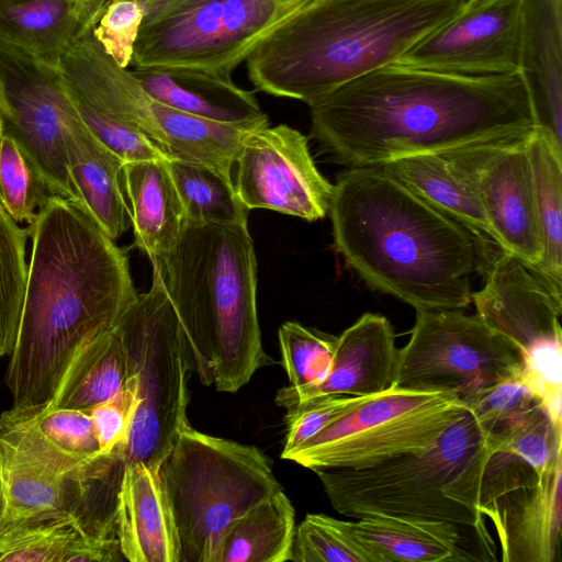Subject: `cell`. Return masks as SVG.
<instances>
[{
  "instance_id": "obj_1",
  "label": "cell",
  "mask_w": 562,
  "mask_h": 562,
  "mask_svg": "<svg viewBox=\"0 0 562 562\" xmlns=\"http://www.w3.org/2000/svg\"><path fill=\"white\" fill-rule=\"evenodd\" d=\"M310 109L321 147L357 168L526 137L536 128L519 72L469 76L391 63Z\"/></svg>"
},
{
  "instance_id": "obj_2",
  "label": "cell",
  "mask_w": 562,
  "mask_h": 562,
  "mask_svg": "<svg viewBox=\"0 0 562 562\" xmlns=\"http://www.w3.org/2000/svg\"><path fill=\"white\" fill-rule=\"evenodd\" d=\"M32 252L5 384L18 413L52 401L68 364L135 300L128 257L69 199L53 196L27 227Z\"/></svg>"
},
{
  "instance_id": "obj_3",
  "label": "cell",
  "mask_w": 562,
  "mask_h": 562,
  "mask_svg": "<svg viewBox=\"0 0 562 562\" xmlns=\"http://www.w3.org/2000/svg\"><path fill=\"white\" fill-rule=\"evenodd\" d=\"M334 246L371 289L417 311L464 310L488 247L380 167H349L329 206Z\"/></svg>"
},
{
  "instance_id": "obj_4",
  "label": "cell",
  "mask_w": 562,
  "mask_h": 562,
  "mask_svg": "<svg viewBox=\"0 0 562 562\" xmlns=\"http://www.w3.org/2000/svg\"><path fill=\"white\" fill-rule=\"evenodd\" d=\"M462 10L460 0H311L258 43L248 77L259 91L311 106L394 63Z\"/></svg>"
},
{
  "instance_id": "obj_5",
  "label": "cell",
  "mask_w": 562,
  "mask_h": 562,
  "mask_svg": "<svg viewBox=\"0 0 562 562\" xmlns=\"http://www.w3.org/2000/svg\"><path fill=\"white\" fill-rule=\"evenodd\" d=\"M151 265L203 385L235 393L256 371L276 363L261 342L257 260L247 223L184 220L173 246Z\"/></svg>"
},
{
  "instance_id": "obj_6",
  "label": "cell",
  "mask_w": 562,
  "mask_h": 562,
  "mask_svg": "<svg viewBox=\"0 0 562 562\" xmlns=\"http://www.w3.org/2000/svg\"><path fill=\"white\" fill-rule=\"evenodd\" d=\"M492 435L467 409L425 449L373 467L326 469L319 477L341 515H395L474 528L490 541L480 512L483 472Z\"/></svg>"
},
{
  "instance_id": "obj_7",
  "label": "cell",
  "mask_w": 562,
  "mask_h": 562,
  "mask_svg": "<svg viewBox=\"0 0 562 562\" xmlns=\"http://www.w3.org/2000/svg\"><path fill=\"white\" fill-rule=\"evenodd\" d=\"M158 475L176 525L180 562H218L237 520L282 490L260 449L191 426L180 432Z\"/></svg>"
},
{
  "instance_id": "obj_8",
  "label": "cell",
  "mask_w": 562,
  "mask_h": 562,
  "mask_svg": "<svg viewBox=\"0 0 562 562\" xmlns=\"http://www.w3.org/2000/svg\"><path fill=\"white\" fill-rule=\"evenodd\" d=\"M116 326L139 398L123 463L142 462L158 472L180 432L191 426L187 407L193 368L182 327L156 267L150 289L136 295Z\"/></svg>"
},
{
  "instance_id": "obj_9",
  "label": "cell",
  "mask_w": 562,
  "mask_h": 562,
  "mask_svg": "<svg viewBox=\"0 0 562 562\" xmlns=\"http://www.w3.org/2000/svg\"><path fill=\"white\" fill-rule=\"evenodd\" d=\"M303 5L284 7L272 0H162L146 10L131 65L232 78L258 43Z\"/></svg>"
},
{
  "instance_id": "obj_10",
  "label": "cell",
  "mask_w": 562,
  "mask_h": 562,
  "mask_svg": "<svg viewBox=\"0 0 562 562\" xmlns=\"http://www.w3.org/2000/svg\"><path fill=\"white\" fill-rule=\"evenodd\" d=\"M467 409L451 392L392 386L366 396L284 459L314 472L373 467L425 449Z\"/></svg>"
},
{
  "instance_id": "obj_11",
  "label": "cell",
  "mask_w": 562,
  "mask_h": 562,
  "mask_svg": "<svg viewBox=\"0 0 562 562\" xmlns=\"http://www.w3.org/2000/svg\"><path fill=\"white\" fill-rule=\"evenodd\" d=\"M484 268V285L472 292L475 315L516 350L524 381L562 426V294L504 250H490Z\"/></svg>"
},
{
  "instance_id": "obj_12",
  "label": "cell",
  "mask_w": 562,
  "mask_h": 562,
  "mask_svg": "<svg viewBox=\"0 0 562 562\" xmlns=\"http://www.w3.org/2000/svg\"><path fill=\"white\" fill-rule=\"evenodd\" d=\"M521 373L516 350L463 310L417 311L408 342L398 349L394 386L451 392L462 402Z\"/></svg>"
},
{
  "instance_id": "obj_13",
  "label": "cell",
  "mask_w": 562,
  "mask_h": 562,
  "mask_svg": "<svg viewBox=\"0 0 562 562\" xmlns=\"http://www.w3.org/2000/svg\"><path fill=\"white\" fill-rule=\"evenodd\" d=\"M2 134L13 138L58 196L78 202L65 136L78 115L59 68L0 47Z\"/></svg>"
},
{
  "instance_id": "obj_14",
  "label": "cell",
  "mask_w": 562,
  "mask_h": 562,
  "mask_svg": "<svg viewBox=\"0 0 562 562\" xmlns=\"http://www.w3.org/2000/svg\"><path fill=\"white\" fill-rule=\"evenodd\" d=\"M235 164V189L243 204L314 222L328 214L334 184L317 169L308 142L286 125L249 131Z\"/></svg>"
},
{
  "instance_id": "obj_15",
  "label": "cell",
  "mask_w": 562,
  "mask_h": 562,
  "mask_svg": "<svg viewBox=\"0 0 562 562\" xmlns=\"http://www.w3.org/2000/svg\"><path fill=\"white\" fill-rule=\"evenodd\" d=\"M528 136L441 154L476 194L491 226L494 245L536 269L541 259V243Z\"/></svg>"
},
{
  "instance_id": "obj_16",
  "label": "cell",
  "mask_w": 562,
  "mask_h": 562,
  "mask_svg": "<svg viewBox=\"0 0 562 562\" xmlns=\"http://www.w3.org/2000/svg\"><path fill=\"white\" fill-rule=\"evenodd\" d=\"M520 0L463 9L394 64L469 75H506L519 67Z\"/></svg>"
},
{
  "instance_id": "obj_17",
  "label": "cell",
  "mask_w": 562,
  "mask_h": 562,
  "mask_svg": "<svg viewBox=\"0 0 562 562\" xmlns=\"http://www.w3.org/2000/svg\"><path fill=\"white\" fill-rule=\"evenodd\" d=\"M0 435L44 467L79 485L122 475L124 467L101 453L87 412L44 408L0 414Z\"/></svg>"
},
{
  "instance_id": "obj_18",
  "label": "cell",
  "mask_w": 562,
  "mask_h": 562,
  "mask_svg": "<svg viewBox=\"0 0 562 562\" xmlns=\"http://www.w3.org/2000/svg\"><path fill=\"white\" fill-rule=\"evenodd\" d=\"M480 512L496 531L503 562H555L562 528V462L542 481L502 494Z\"/></svg>"
},
{
  "instance_id": "obj_19",
  "label": "cell",
  "mask_w": 562,
  "mask_h": 562,
  "mask_svg": "<svg viewBox=\"0 0 562 562\" xmlns=\"http://www.w3.org/2000/svg\"><path fill=\"white\" fill-rule=\"evenodd\" d=\"M518 72L536 127L562 147V0H520Z\"/></svg>"
},
{
  "instance_id": "obj_20",
  "label": "cell",
  "mask_w": 562,
  "mask_h": 562,
  "mask_svg": "<svg viewBox=\"0 0 562 562\" xmlns=\"http://www.w3.org/2000/svg\"><path fill=\"white\" fill-rule=\"evenodd\" d=\"M397 360L390 321L380 314L364 313L337 337L326 380L299 396L276 398V403L288 409L322 395L367 396L384 392L394 386Z\"/></svg>"
},
{
  "instance_id": "obj_21",
  "label": "cell",
  "mask_w": 562,
  "mask_h": 562,
  "mask_svg": "<svg viewBox=\"0 0 562 562\" xmlns=\"http://www.w3.org/2000/svg\"><path fill=\"white\" fill-rule=\"evenodd\" d=\"M492 435L479 507L512 490L530 486L562 462V426L537 406Z\"/></svg>"
},
{
  "instance_id": "obj_22",
  "label": "cell",
  "mask_w": 562,
  "mask_h": 562,
  "mask_svg": "<svg viewBox=\"0 0 562 562\" xmlns=\"http://www.w3.org/2000/svg\"><path fill=\"white\" fill-rule=\"evenodd\" d=\"M115 529L130 562H180L171 509L158 472L142 462L124 465L116 494Z\"/></svg>"
},
{
  "instance_id": "obj_23",
  "label": "cell",
  "mask_w": 562,
  "mask_h": 562,
  "mask_svg": "<svg viewBox=\"0 0 562 562\" xmlns=\"http://www.w3.org/2000/svg\"><path fill=\"white\" fill-rule=\"evenodd\" d=\"M143 89L176 110L220 123L265 126L268 116L254 93L232 78L190 69H133Z\"/></svg>"
},
{
  "instance_id": "obj_24",
  "label": "cell",
  "mask_w": 562,
  "mask_h": 562,
  "mask_svg": "<svg viewBox=\"0 0 562 562\" xmlns=\"http://www.w3.org/2000/svg\"><path fill=\"white\" fill-rule=\"evenodd\" d=\"M67 169L78 203L112 238L128 227L122 184L124 161L103 145L85 125L79 113L65 136Z\"/></svg>"
},
{
  "instance_id": "obj_25",
  "label": "cell",
  "mask_w": 562,
  "mask_h": 562,
  "mask_svg": "<svg viewBox=\"0 0 562 562\" xmlns=\"http://www.w3.org/2000/svg\"><path fill=\"white\" fill-rule=\"evenodd\" d=\"M350 533L378 562H458L474 560L461 548L460 526L436 519L367 515L346 520Z\"/></svg>"
},
{
  "instance_id": "obj_26",
  "label": "cell",
  "mask_w": 562,
  "mask_h": 562,
  "mask_svg": "<svg viewBox=\"0 0 562 562\" xmlns=\"http://www.w3.org/2000/svg\"><path fill=\"white\" fill-rule=\"evenodd\" d=\"M168 160L127 162L122 169L134 245L147 255L151 263L173 246L186 220Z\"/></svg>"
},
{
  "instance_id": "obj_27",
  "label": "cell",
  "mask_w": 562,
  "mask_h": 562,
  "mask_svg": "<svg viewBox=\"0 0 562 562\" xmlns=\"http://www.w3.org/2000/svg\"><path fill=\"white\" fill-rule=\"evenodd\" d=\"M86 31L72 0L0 2V47L49 67Z\"/></svg>"
},
{
  "instance_id": "obj_28",
  "label": "cell",
  "mask_w": 562,
  "mask_h": 562,
  "mask_svg": "<svg viewBox=\"0 0 562 562\" xmlns=\"http://www.w3.org/2000/svg\"><path fill=\"white\" fill-rule=\"evenodd\" d=\"M380 168L477 238L494 245L491 226L476 194L442 154L409 156Z\"/></svg>"
},
{
  "instance_id": "obj_29",
  "label": "cell",
  "mask_w": 562,
  "mask_h": 562,
  "mask_svg": "<svg viewBox=\"0 0 562 562\" xmlns=\"http://www.w3.org/2000/svg\"><path fill=\"white\" fill-rule=\"evenodd\" d=\"M127 378V353L121 331L115 326L75 355L45 408L87 412L116 394Z\"/></svg>"
},
{
  "instance_id": "obj_30",
  "label": "cell",
  "mask_w": 562,
  "mask_h": 562,
  "mask_svg": "<svg viewBox=\"0 0 562 562\" xmlns=\"http://www.w3.org/2000/svg\"><path fill=\"white\" fill-rule=\"evenodd\" d=\"M541 259L535 269L562 294V147L539 128L527 138Z\"/></svg>"
},
{
  "instance_id": "obj_31",
  "label": "cell",
  "mask_w": 562,
  "mask_h": 562,
  "mask_svg": "<svg viewBox=\"0 0 562 562\" xmlns=\"http://www.w3.org/2000/svg\"><path fill=\"white\" fill-rule=\"evenodd\" d=\"M295 509L283 490L248 510L226 536L218 562L292 561Z\"/></svg>"
},
{
  "instance_id": "obj_32",
  "label": "cell",
  "mask_w": 562,
  "mask_h": 562,
  "mask_svg": "<svg viewBox=\"0 0 562 562\" xmlns=\"http://www.w3.org/2000/svg\"><path fill=\"white\" fill-rule=\"evenodd\" d=\"M0 476L8 522L63 512L70 482L0 435Z\"/></svg>"
},
{
  "instance_id": "obj_33",
  "label": "cell",
  "mask_w": 562,
  "mask_h": 562,
  "mask_svg": "<svg viewBox=\"0 0 562 562\" xmlns=\"http://www.w3.org/2000/svg\"><path fill=\"white\" fill-rule=\"evenodd\" d=\"M168 166L186 220L247 223L249 210L240 201L232 178L201 164L169 159Z\"/></svg>"
},
{
  "instance_id": "obj_34",
  "label": "cell",
  "mask_w": 562,
  "mask_h": 562,
  "mask_svg": "<svg viewBox=\"0 0 562 562\" xmlns=\"http://www.w3.org/2000/svg\"><path fill=\"white\" fill-rule=\"evenodd\" d=\"M87 530L75 512L9 521L0 528V562H64Z\"/></svg>"
},
{
  "instance_id": "obj_35",
  "label": "cell",
  "mask_w": 562,
  "mask_h": 562,
  "mask_svg": "<svg viewBox=\"0 0 562 562\" xmlns=\"http://www.w3.org/2000/svg\"><path fill=\"white\" fill-rule=\"evenodd\" d=\"M279 342L290 385L280 389L276 398L299 396L326 380L333 366L336 336L285 322L279 328Z\"/></svg>"
},
{
  "instance_id": "obj_36",
  "label": "cell",
  "mask_w": 562,
  "mask_h": 562,
  "mask_svg": "<svg viewBox=\"0 0 562 562\" xmlns=\"http://www.w3.org/2000/svg\"><path fill=\"white\" fill-rule=\"evenodd\" d=\"M27 228L0 205V357L11 352L18 333L27 281Z\"/></svg>"
},
{
  "instance_id": "obj_37",
  "label": "cell",
  "mask_w": 562,
  "mask_h": 562,
  "mask_svg": "<svg viewBox=\"0 0 562 562\" xmlns=\"http://www.w3.org/2000/svg\"><path fill=\"white\" fill-rule=\"evenodd\" d=\"M56 194L13 138L0 135V205L16 223L32 224Z\"/></svg>"
},
{
  "instance_id": "obj_38",
  "label": "cell",
  "mask_w": 562,
  "mask_h": 562,
  "mask_svg": "<svg viewBox=\"0 0 562 562\" xmlns=\"http://www.w3.org/2000/svg\"><path fill=\"white\" fill-rule=\"evenodd\" d=\"M294 562H378L349 531L346 520L307 514L295 528Z\"/></svg>"
},
{
  "instance_id": "obj_39",
  "label": "cell",
  "mask_w": 562,
  "mask_h": 562,
  "mask_svg": "<svg viewBox=\"0 0 562 562\" xmlns=\"http://www.w3.org/2000/svg\"><path fill=\"white\" fill-rule=\"evenodd\" d=\"M468 411L488 432H495L532 408L543 406L521 373L506 378L463 401Z\"/></svg>"
},
{
  "instance_id": "obj_40",
  "label": "cell",
  "mask_w": 562,
  "mask_h": 562,
  "mask_svg": "<svg viewBox=\"0 0 562 562\" xmlns=\"http://www.w3.org/2000/svg\"><path fill=\"white\" fill-rule=\"evenodd\" d=\"M138 403L135 381L128 375L116 394L87 411L101 453L115 459L123 467V456Z\"/></svg>"
},
{
  "instance_id": "obj_41",
  "label": "cell",
  "mask_w": 562,
  "mask_h": 562,
  "mask_svg": "<svg viewBox=\"0 0 562 562\" xmlns=\"http://www.w3.org/2000/svg\"><path fill=\"white\" fill-rule=\"evenodd\" d=\"M70 97L89 131L124 164L167 158L160 148L135 127L90 106L71 94Z\"/></svg>"
},
{
  "instance_id": "obj_42",
  "label": "cell",
  "mask_w": 562,
  "mask_h": 562,
  "mask_svg": "<svg viewBox=\"0 0 562 562\" xmlns=\"http://www.w3.org/2000/svg\"><path fill=\"white\" fill-rule=\"evenodd\" d=\"M145 9L139 0H108L92 34L121 67L131 66Z\"/></svg>"
},
{
  "instance_id": "obj_43",
  "label": "cell",
  "mask_w": 562,
  "mask_h": 562,
  "mask_svg": "<svg viewBox=\"0 0 562 562\" xmlns=\"http://www.w3.org/2000/svg\"><path fill=\"white\" fill-rule=\"evenodd\" d=\"M364 397L328 394L310 398L288 408L285 415L288 432L281 458L284 459Z\"/></svg>"
},
{
  "instance_id": "obj_44",
  "label": "cell",
  "mask_w": 562,
  "mask_h": 562,
  "mask_svg": "<svg viewBox=\"0 0 562 562\" xmlns=\"http://www.w3.org/2000/svg\"><path fill=\"white\" fill-rule=\"evenodd\" d=\"M85 30H92L108 0H72Z\"/></svg>"
},
{
  "instance_id": "obj_45",
  "label": "cell",
  "mask_w": 562,
  "mask_h": 562,
  "mask_svg": "<svg viewBox=\"0 0 562 562\" xmlns=\"http://www.w3.org/2000/svg\"><path fill=\"white\" fill-rule=\"evenodd\" d=\"M5 524H8L7 499H5L2 481H1V476H0V528H2Z\"/></svg>"
},
{
  "instance_id": "obj_46",
  "label": "cell",
  "mask_w": 562,
  "mask_h": 562,
  "mask_svg": "<svg viewBox=\"0 0 562 562\" xmlns=\"http://www.w3.org/2000/svg\"><path fill=\"white\" fill-rule=\"evenodd\" d=\"M284 7H300L307 3L311 0H272Z\"/></svg>"
},
{
  "instance_id": "obj_47",
  "label": "cell",
  "mask_w": 562,
  "mask_h": 562,
  "mask_svg": "<svg viewBox=\"0 0 562 562\" xmlns=\"http://www.w3.org/2000/svg\"><path fill=\"white\" fill-rule=\"evenodd\" d=\"M488 1H492V0H470L467 4L463 5V9H470V8H474V7H479L485 2H488Z\"/></svg>"
},
{
  "instance_id": "obj_48",
  "label": "cell",
  "mask_w": 562,
  "mask_h": 562,
  "mask_svg": "<svg viewBox=\"0 0 562 562\" xmlns=\"http://www.w3.org/2000/svg\"><path fill=\"white\" fill-rule=\"evenodd\" d=\"M160 1H162V0H139V2L142 3V5L145 9V13H146V10H148L150 7L155 5L156 3L160 2Z\"/></svg>"
},
{
  "instance_id": "obj_49",
  "label": "cell",
  "mask_w": 562,
  "mask_h": 562,
  "mask_svg": "<svg viewBox=\"0 0 562 562\" xmlns=\"http://www.w3.org/2000/svg\"><path fill=\"white\" fill-rule=\"evenodd\" d=\"M3 105H4V99H3V91H2V86H1V81H0V111L3 109Z\"/></svg>"
},
{
  "instance_id": "obj_50",
  "label": "cell",
  "mask_w": 562,
  "mask_h": 562,
  "mask_svg": "<svg viewBox=\"0 0 562 562\" xmlns=\"http://www.w3.org/2000/svg\"><path fill=\"white\" fill-rule=\"evenodd\" d=\"M2 134V120H1V115H0V135Z\"/></svg>"
},
{
  "instance_id": "obj_51",
  "label": "cell",
  "mask_w": 562,
  "mask_h": 562,
  "mask_svg": "<svg viewBox=\"0 0 562 562\" xmlns=\"http://www.w3.org/2000/svg\"><path fill=\"white\" fill-rule=\"evenodd\" d=\"M460 1H461V2L463 3V5H464V4H467L470 0H460Z\"/></svg>"
},
{
  "instance_id": "obj_52",
  "label": "cell",
  "mask_w": 562,
  "mask_h": 562,
  "mask_svg": "<svg viewBox=\"0 0 562 562\" xmlns=\"http://www.w3.org/2000/svg\"><path fill=\"white\" fill-rule=\"evenodd\" d=\"M4 1H13V0H0V2H4Z\"/></svg>"
}]
</instances>
